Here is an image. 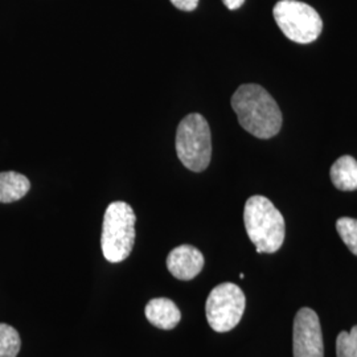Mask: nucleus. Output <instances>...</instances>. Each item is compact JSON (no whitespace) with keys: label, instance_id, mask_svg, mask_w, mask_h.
I'll list each match as a JSON object with an SVG mask.
<instances>
[{"label":"nucleus","instance_id":"0eeeda50","mask_svg":"<svg viewBox=\"0 0 357 357\" xmlns=\"http://www.w3.org/2000/svg\"><path fill=\"white\" fill-rule=\"evenodd\" d=\"M293 354L294 357H324L319 317L308 307L301 308L294 319Z\"/></svg>","mask_w":357,"mask_h":357},{"label":"nucleus","instance_id":"4468645a","mask_svg":"<svg viewBox=\"0 0 357 357\" xmlns=\"http://www.w3.org/2000/svg\"><path fill=\"white\" fill-rule=\"evenodd\" d=\"M337 357H357V326L349 332H340L336 339Z\"/></svg>","mask_w":357,"mask_h":357},{"label":"nucleus","instance_id":"2eb2a0df","mask_svg":"<svg viewBox=\"0 0 357 357\" xmlns=\"http://www.w3.org/2000/svg\"><path fill=\"white\" fill-rule=\"evenodd\" d=\"M171 3L178 10L190 13V11L196 10V7L199 4V0H171Z\"/></svg>","mask_w":357,"mask_h":357},{"label":"nucleus","instance_id":"f257e3e1","mask_svg":"<svg viewBox=\"0 0 357 357\" xmlns=\"http://www.w3.org/2000/svg\"><path fill=\"white\" fill-rule=\"evenodd\" d=\"M231 107L241 128L255 138L270 139L281 131L282 113L278 103L268 90L257 84H245L236 90L231 97Z\"/></svg>","mask_w":357,"mask_h":357},{"label":"nucleus","instance_id":"dca6fc26","mask_svg":"<svg viewBox=\"0 0 357 357\" xmlns=\"http://www.w3.org/2000/svg\"><path fill=\"white\" fill-rule=\"evenodd\" d=\"M222 3L227 6L228 10L233 11V10L240 8L243 3H245V0H222Z\"/></svg>","mask_w":357,"mask_h":357},{"label":"nucleus","instance_id":"6e6552de","mask_svg":"<svg viewBox=\"0 0 357 357\" xmlns=\"http://www.w3.org/2000/svg\"><path fill=\"white\" fill-rule=\"evenodd\" d=\"M204 255L192 245H180L167 257L168 271L180 281H191L204 268Z\"/></svg>","mask_w":357,"mask_h":357},{"label":"nucleus","instance_id":"20e7f679","mask_svg":"<svg viewBox=\"0 0 357 357\" xmlns=\"http://www.w3.org/2000/svg\"><path fill=\"white\" fill-rule=\"evenodd\" d=\"M176 153L180 162L193 172H202L212 158L211 128L204 116L197 113L187 115L178 125Z\"/></svg>","mask_w":357,"mask_h":357},{"label":"nucleus","instance_id":"9b49d317","mask_svg":"<svg viewBox=\"0 0 357 357\" xmlns=\"http://www.w3.org/2000/svg\"><path fill=\"white\" fill-rule=\"evenodd\" d=\"M31 188L29 180L17 172H0V203L8 204L26 196Z\"/></svg>","mask_w":357,"mask_h":357},{"label":"nucleus","instance_id":"39448f33","mask_svg":"<svg viewBox=\"0 0 357 357\" xmlns=\"http://www.w3.org/2000/svg\"><path fill=\"white\" fill-rule=\"evenodd\" d=\"M273 15L283 35L294 43L310 44L321 33L323 22L319 13L303 1L280 0Z\"/></svg>","mask_w":357,"mask_h":357},{"label":"nucleus","instance_id":"9d476101","mask_svg":"<svg viewBox=\"0 0 357 357\" xmlns=\"http://www.w3.org/2000/svg\"><path fill=\"white\" fill-rule=\"evenodd\" d=\"M332 183L340 191H356L357 160L351 155L339 158L331 167Z\"/></svg>","mask_w":357,"mask_h":357},{"label":"nucleus","instance_id":"ddd939ff","mask_svg":"<svg viewBox=\"0 0 357 357\" xmlns=\"http://www.w3.org/2000/svg\"><path fill=\"white\" fill-rule=\"evenodd\" d=\"M336 230L347 248L357 255V220L351 217H342L336 221Z\"/></svg>","mask_w":357,"mask_h":357},{"label":"nucleus","instance_id":"7ed1b4c3","mask_svg":"<svg viewBox=\"0 0 357 357\" xmlns=\"http://www.w3.org/2000/svg\"><path fill=\"white\" fill-rule=\"evenodd\" d=\"M135 213L125 202L107 206L103 217L101 248L103 257L112 262H122L131 255L135 243Z\"/></svg>","mask_w":357,"mask_h":357},{"label":"nucleus","instance_id":"f03ea898","mask_svg":"<svg viewBox=\"0 0 357 357\" xmlns=\"http://www.w3.org/2000/svg\"><path fill=\"white\" fill-rule=\"evenodd\" d=\"M245 229L257 253H275L284 241V218L265 196L248 199L243 209Z\"/></svg>","mask_w":357,"mask_h":357},{"label":"nucleus","instance_id":"1a4fd4ad","mask_svg":"<svg viewBox=\"0 0 357 357\" xmlns=\"http://www.w3.org/2000/svg\"><path fill=\"white\" fill-rule=\"evenodd\" d=\"M147 320L160 330H172L181 319L178 307L168 298L151 299L144 310Z\"/></svg>","mask_w":357,"mask_h":357},{"label":"nucleus","instance_id":"423d86ee","mask_svg":"<svg viewBox=\"0 0 357 357\" xmlns=\"http://www.w3.org/2000/svg\"><path fill=\"white\" fill-rule=\"evenodd\" d=\"M246 298L243 290L234 283H221L216 286L206 299V320L212 330L228 332L243 319Z\"/></svg>","mask_w":357,"mask_h":357},{"label":"nucleus","instance_id":"f8f14e48","mask_svg":"<svg viewBox=\"0 0 357 357\" xmlns=\"http://www.w3.org/2000/svg\"><path fill=\"white\" fill-rule=\"evenodd\" d=\"M22 347L19 332L13 327L0 323V357H16Z\"/></svg>","mask_w":357,"mask_h":357}]
</instances>
